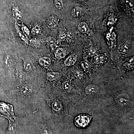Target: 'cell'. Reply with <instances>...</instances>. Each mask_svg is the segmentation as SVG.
<instances>
[{
	"instance_id": "obj_1",
	"label": "cell",
	"mask_w": 134,
	"mask_h": 134,
	"mask_svg": "<svg viewBox=\"0 0 134 134\" xmlns=\"http://www.w3.org/2000/svg\"><path fill=\"white\" fill-rule=\"evenodd\" d=\"M0 115L5 117L9 121V125L5 134H13L16 127L13 106L0 101Z\"/></svg>"
},
{
	"instance_id": "obj_2",
	"label": "cell",
	"mask_w": 134,
	"mask_h": 134,
	"mask_svg": "<svg viewBox=\"0 0 134 134\" xmlns=\"http://www.w3.org/2000/svg\"><path fill=\"white\" fill-rule=\"evenodd\" d=\"M92 118V116L87 114L78 115L75 119V125L79 127H85L89 125Z\"/></svg>"
},
{
	"instance_id": "obj_3",
	"label": "cell",
	"mask_w": 134,
	"mask_h": 134,
	"mask_svg": "<svg viewBox=\"0 0 134 134\" xmlns=\"http://www.w3.org/2000/svg\"><path fill=\"white\" fill-rule=\"evenodd\" d=\"M99 91L98 86L93 85H90L86 87L85 92L87 95L97 93Z\"/></svg>"
},
{
	"instance_id": "obj_4",
	"label": "cell",
	"mask_w": 134,
	"mask_h": 134,
	"mask_svg": "<svg viewBox=\"0 0 134 134\" xmlns=\"http://www.w3.org/2000/svg\"><path fill=\"white\" fill-rule=\"evenodd\" d=\"M129 49V43L126 42L124 44H121L119 47L118 52L121 55H125L127 53Z\"/></svg>"
},
{
	"instance_id": "obj_5",
	"label": "cell",
	"mask_w": 134,
	"mask_h": 134,
	"mask_svg": "<svg viewBox=\"0 0 134 134\" xmlns=\"http://www.w3.org/2000/svg\"><path fill=\"white\" fill-rule=\"evenodd\" d=\"M20 91L23 96H30L32 92L31 86L29 85H25L22 86Z\"/></svg>"
},
{
	"instance_id": "obj_6",
	"label": "cell",
	"mask_w": 134,
	"mask_h": 134,
	"mask_svg": "<svg viewBox=\"0 0 134 134\" xmlns=\"http://www.w3.org/2000/svg\"><path fill=\"white\" fill-rule=\"evenodd\" d=\"M57 19L53 17H50L46 21V24L49 28L51 29L54 28L58 24Z\"/></svg>"
},
{
	"instance_id": "obj_7",
	"label": "cell",
	"mask_w": 134,
	"mask_h": 134,
	"mask_svg": "<svg viewBox=\"0 0 134 134\" xmlns=\"http://www.w3.org/2000/svg\"><path fill=\"white\" fill-rule=\"evenodd\" d=\"M13 15L18 19H21L22 18V13L16 5H14L12 7Z\"/></svg>"
},
{
	"instance_id": "obj_8",
	"label": "cell",
	"mask_w": 134,
	"mask_h": 134,
	"mask_svg": "<svg viewBox=\"0 0 134 134\" xmlns=\"http://www.w3.org/2000/svg\"><path fill=\"white\" fill-rule=\"evenodd\" d=\"M39 62L40 65L42 66L47 68L51 65L52 62L50 58L47 57H43L40 59Z\"/></svg>"
},
{
	"instance_id": "obj_9",
	"label": "cell",
	"mask_w": 134,
	"mask_h": 134,
	"mask_svg": "<svg viewBox=\"0 0 134 134\" xmlns=\"http://www.w3.org/2000/svg\"><path fill=\"white\" fill-rule=\"evenodd\" d=\"M78 28L79 30L83 33H87L89 31L88 26L85 22L80 23L78 25Z\"/></svg>"
},
{
	"instance_id": "obj_10",
	"label": "cell",
	"mask_w": 134,
	"mask_h": 134,
	"mask_svg": "<svg viewBox=\"0 0 134 134\" xmlns=\"http://www.w3.org/2000/svg\"><path fill=\"white\" fill-rule=\"evenodd\" d=\"M59 73L58 72H48L47 74V79L49 81L56 80L59 77Z\"/></svg>"
},
{
	"instance_id": "obj_11",
	"label": "cell",
	"mask_w": 134,
	"mask_h": 134,
	"mask_svg": "<svg viewBox=\"0 0 134 134\" xmlns=\"http://www.w3.org/2000/svg\"><path fill=\"white\" fill-rule=\"evenodd\" d=\"M52 107L54 111H59L61 110L62 108V105L60 100L58 99H55L53 102L52 105Z\"/></svg>"
},
{
	"instance_id": "obj_12",
	"label": "cell",
	"mask_w": 134,
	"mask_h": 134,
	"mask_svg": "<svg viewBox=\"0 0 134 134\" xmlns=\"http://www.w3.org/2000/svg\"><path fill=\"white\" fill-rule=\"evenodd\" d=\"M66 55V52L62 48H58L55 52V57L58 59H61L64 58Z\"/></svg>"
},
{
	"instance_id": "obj_13",
	"label": "cell",
	"mask_w": 134,
	"mask_h": 134,
	"mask_svg": "<svg viewBox=\"0 0 134 134\" xmlns=\"http://www.w3.org/2000/svg\"><path fill=\"white\" fill-rule=\"evenodd\" d=\"M24 67L25 70L26 71H31L33 69V64L30 60H26L24 63Z\"/></svg>"
},
{
	"instance_id": "obj_14",
	"label": "cell",
	"mask_w": 134,
	"mask_h": 134,
	"mask_svg": "<svg viewBox=\"0 0 134 134\" xmlns=\"http://www.w3.org/2000/svg\"><path fill=\"white\" fill-rule=\"evenodd\" d=\"M76 61V58L73 56H70L67 58L65 61V65L68 66H72L75 63Z\"/></svg>"
},
{
	"instance_id": "obj_15",
	"label": "cell",
	"mask_w": 134,
	"mask_h": 134,
	"mask_svg": "<svg viewBox=\"0 0 134 134\" xmlns=\"http://www.w3.org/2000/svg\"><path fill=\"white\" fill-rule=\"evenodd\" d=\"M4 64L6 68L9 69L12 66V62L11 58L8 55L6 56L5 59Z\"/></svg>"
},
{
	"instance_id": "obj_16",
	"label": "cell",
	"mask_w": 134,
	"mask_h": 134,
	"mask_svg": "<svg viewBox=\"0 0 134 134\" xmlns=\"http://www.w3.org/2000/svg\"><path fill=\"white\" fill-rule=\"evenodd\" d=\"M82 9L79 7H76L73 9L72 11V15L73 16L76 17L79 16L81 14Z\"/></svg>"
},
{
	"instance_id": "obj_17",
	"label": "cell",
	"mask_w": 134,
	"mask_h": 134,
	"mask_svg": "<svg viewBox=\"0 0 134 134\" xmlns=\"http://www.w3.org/2000/svg\"><path fill=\"white\" fill-rule=\"evenodd\" d=\"M62 87L63 90L67 92H70L72 89L71 84L69 82H65L63 83Z\"/></svg>"
},
{
	"instance_id": "obj_18",
	"label": "cell",
	"mask_w": 134,
	"mask_h": 134,
	"mask_svg": "<svg viewBox=\"0 0 134 134\" xmlns=\"http://www.w3.org/2000/svg\"><path fill=\"white\" fill-rule=\"evenodd\" d=\"M17 77L20 81H24L26 79L25 74L20 70H17L16 73Z\"/></svg>"
},
{
	"instance_id": "obj_19",
	"label": "cell",
	"mask_w": 134,
	"mask_h": 134,
	"mask_svg": "<svg viewBox=\"0 0 134 134\" xmlns=\"http://www.w3.org/2000/svg\"><path fill=\"white\" fill-rule=\"evenodd\" d=\"M41 32V29L40 26L38 25H36L33 27L31 31V32L34 35H38Z\"/></svg>"
},
{
	"instance_id": "obj_20",
	"label": "cell",
	"mask_w": 134,
	"mask_h": 134,
	"mask_svg": "<svg viewBox=\"0 0 134 134\" xmlns=\"http://www.w3.org/2000/svg\"><path fill=\"white\" fill-rule=\"evenodd\" d=\"M105 57L103 54H99L96 56L94 58L95 62L97 63H101L104 60Z\"/></svg>"
},
{
	"instance_id": "obj_21",
	"label": "cell",
	"mask_w": 134,
	"mask_h": 134,
	"mask_svg": "<svg viewBox=\"0 0 134 134\" xmlns=\"http://www.w3.org/2000/svg\"><path fill=\"white\" fill-rule=\"evenodd\" d=\"M41 134H53L52 130L46 126H43L41 128Z\"/></svg>"
},
{
	"instance_id": "obj_22",
	"label": "cell",
	"mask_w": 134,
	"mask_h": 134,
	"mask_svg": "<svg viewBox=\"0 0 134 134\" xmlns=\"http://www.w3.org/2000/svg\"><path fill=\"white\" fill-rule=\"evenodd\" d=\"M55 5L58 9H61L63 7V2L62 0H55Z\"/></svg>"
},
{
	"instance_id": "obj_23",
	"label": "cell",
	"mask_w": 134,
	"mask_h": 134,
	"mask_svg": "<svg viewBox=\"0 0 134 134\" xmlns=\"http://www.w3.org/2000/svg\"><path fill=\"white\" fill-rule=\"evenodd\" d=\"M30 43L31 45L35 47H39L40 46V43L39 41L36 39L30 40Z\"/></svg>"
},
{
	"instance_id": "obj_24",
	"label": "cell",
	"mask_w": 134,
	"mask_h": 134,
	"mask_svg": "<svg viewBox=\"0 0 134 134\" xmlns=\"http://www.w3.org/2000/svg\"><path fill=\"white\" fill-rule=\"evenodd\" d=\"M66 35L64 32L60 30L59 34V40L60 41H63L66 39Z\"/></svg>"
},
{
	"instance_id": "obj_25",
	"label": "cell",
	"mask_w": 134,
	"mask_h": 134,
	"mask_svg": "<svg viewBox=\"0 0 134 134\" xmlns=\"http://www.w3.org/2000/svg\"><path fill=\"white\" fill-rule=\"evenodd\" d=\"M118 101L121 104L126 105L127 104L129 100L126 98H124L123 97H120Z\"/></svg>"
},
{
	"instance_id": "obj_26",
	"label": "cell",
	"mask_w": 134,
	"mask_h": 134,
	"mask_svg": "<svg viewBox=\"0 0 134 134\" xmlns=\"http://www.w3.org/2000/svg\"><path fill=\"white\" fill-rule=\"evenodd\" d=\"M48 42L51 45H54L56 43L55 39L53 37H50L48 39Z\"/></svg>"
},
{
	"instance_id": "obj_27",
	"label": "cell",
	"mask_w": 134,
	"mask_h": 134,
	"mask_svg": "<svg viewBox=\"0 0 134 134\" xmlns=\"http://www.w3.org/2000/svg\"><path fill=\"white\" fill-rule=\"evenodd\" d=\"M22 30L27 35H29L30 34V31H29V29L26 27V26L23 25L22 26Z\"/></svg>"
},
{
	"instance_id": "obj_28",
	"label": "cell",
	"mask_w": 134,
	"mask_h": 134,
	"mask_svg": "<svg viewBox=\"0 0 134 134\" xmlns=\"http://www.w3.org/2000/svg\"><path fill=\"white\" fill-rule=\"evenodd\" d=\"M82 66L84 69H88L89 68L88 65L86 62H83L82 64Z\"/></svg>"
},
{
	"instance_id": "obj_29",
	"label": "cell",
	"mask_w": 134,
	"mask_h": 134,
	"mask_svg": "<svg viewBox=\"0 0 134 134\" xmlns=\"http://www.w3.org/2000/svg\"><path fill=\"white\" fill-rule=\"evenodd\" d=\"M78 1H79L80 2H82L84 1H85V0H78Z\"/></svg>"
}]
</instances>
